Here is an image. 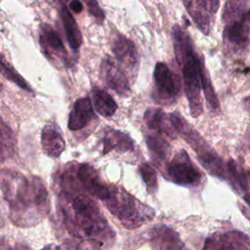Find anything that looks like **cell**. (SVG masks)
<instances>
[{"label": "cell", "instance_id": "1", "mask_svg": "<svg viewBox=\"0 0 250 250\" xmlns=\"http://www.w3.org/2000/svg\"><path fill=\"white\" fill-rule=\"evenodd\" d=\"M60 189L59 206L62 223L70 234L103 243L112 240L114 232L96 202L83 191L72 165L62 173Z\"/></svg>", "mask_w": 250, "mask_h": 250}, {"label": "cell", "instance_id": "2", "mask_svg": "<svg viewBox=\"0 0 250 250\" xmlns=\"http://www.w3.org/2000/svg\"><path fill=\"white\" fill-rule=\"evenodd\" d=\"M0 189L9 207L12 223L20 228L34 227L50 211V199L44 182L13 169L0 171Z\"/></svg>", "mask_w": 250, "mask_h": 250}, {"label": "cell", "instance_id": "3", "mask_svg": "<svg viewBox=\"0 0 250 250\" xmlns=\"http://www.w3.org/2000/svg\"><path fill=\"white\" fill-rule=\"evenodd\" d=\"M172 39L176 60L182 69L185 94L188 102L189 111L198 117L203 110L201 101V83L199 74V56L194 52L188 33L179 25L172 29Z\"/></svg>", "mask_w": 250, "mask_h": 250}, {"label": "cell", "instance_id": "4", "mask_svg": "<svg viewBox=\"0 0 250 250\" xmlns=\"http://www.w3.org/2000/svg\"><path fill=\"white\" fill-rule=\"evenodd\" d=\"M109 190L104 205L124 228L136 229L154 218L155 212L150 206L141 202L123 188L109 185Z\"/></svg>", "mask_w": 250, "mask_h": 250}, {"label": "cell", "instance_id": "5", "mask_svg": "<svg viewBox=\"0 0 250 250\" xmlns=\"http://www.w3.org/2000/svg\"><path fill=\"white\" fill-rule=\"evenodd\" d=\"M169 116L177 134H180L183 139H185L186 142L194 149L200 163L212 175L225 179L227 177V172L224 168L223 160L218 153L178 112H173Z\"/></svg>", "mask_w": 250, "mask_h": 250}, {"label": "cell", "instance_id": "6", "mask_svg": "<svg viewBox=\"0 0 250 250\" xmlns=\"http://www.w3.org/2000/svg\"><path fill=\"white\" fill-rule=\"evenodd\" d=\"M167 177L173 183L184 187H197L203 175L184 149L178 151L167 164Z\"/></svg>", "mask_w": 250, "mask_h": 250}, {"label": "cell", "instance_id": "7", "mask_svg": "<svg viewBox=\"0 0 250 250\" xmlns=\"http://www.w3.org/2000/svg\"><path fill=\"white\" fill-rule=\"evenodd\" d=\"M153 79L156 101L163 104H172L181 92V80L164 62H157L154 66Z\"/></svg>", "mask_w": 250, "mask_h": 250}, {"label": "cell", "instance_id": "8", "mask_svg": "<svg viewBox=\"0 0 250 250\" xmlns=\"http://www.w3.org/2000/svg\"><path fill=\"white\" fill-rule=\"evenodd\" d=\"M202 250H250V235L239 230L215 232L206 238Z\"/></svg>", "mask_w": 250, "mask_h": 250}, {"label": "cell", "instance_id": "9", "mask_svg": "<svg viewBox=\"0 0 250 250\" xmlns=\"http://www.w3.org/2000/svg\"><path fill=\"white\" fill-rule=\"evenodd\" d=\"M76 178L90 195L104 201L109 195V186L102 179L99 172L90 164L82 163L75 169Z\"/></svg>", "mask_w": 250, "mask_h": 250}, {"label": "cell", "instance_id": "10", "mask_svg": "<svg viewBox=\"0 0 250 250\" xmlns=\"http://www.w3.org/2000/svg\"><path fill=\"white\" fill-rule=\"evenodd\" d=\"M100 74L104 83L119 96L128 97L131 94L130 84L126 75L109 56H105L103 59Z\"/></svg>", "mask_w": 250, "mask_h": 250}, {"label": "cell", "instance_id": "11", "mask_svg": "<svg viewBox=\"0 0 250 250\" xmlns=\"http://www.w3.org/2000/svg\"><path fill=\"white\" fill-rule=\"evenodd\" d=\"M225 45L231 50L244 49L250 39V9L236 21L226 24L223 32Z\"/></svg>", "mask_w": 250, "mask_h": 250}, {"label": "cell", "instance_id": "12", "mask_svg": "<svg viewBox=\"0 0 250 250\" xmlns=\"http://www.w3.org/2000/svg\"><path fill=\"white\" fill-rule=\"evenodd\" d=\"M111 49L119 63L134 75L139 65V57L135 44L123 34H117L113 37Z\"/></svg>", "mask_w": 250, "mask_h": 250}, {"label": "cell", "instance_id": "13", "mask_svg": "<svg viewBox=\"0 0 250 250\" xmlns=\"http://www.w3.org/2000/svg\"><path fill=\"white\" fill-rule=\"evenodd\" d=\"M148 240L154 250H185L179 233L165 225H156L148 230Z\"/></svg>", "mask_w": 250, "mask_h": 250}, {"label": "cell", "instance_id": "14", "mask_svg": "<svg viewBox=\"0 0 250 250\" xmlns=\"http://www.w3.org/2000/svg\"><path fill=\"white\" fill-rule=\"evenodd\" d=\"M39 44L47 59L58 58L66 62L67 53L64 45L58 32L48 23H42L40 26Z\"/></svg>", "mask_w": 250, "mask_h": 250}, {"label": "cell", "instance_id": "15", "mask_svg": "<svg viewBox=\"0 0 250 250\" xmlns=\"http://www.w3.org/2000/svg\"><path fill=\"white\" fill-rule=\"evenodd\" d=\"M94 116V109L89 98L78 99L70 110L67 127L71 131H78L86 127Z\"/></svg>", "mask_w": 250, "mask_h": 250}, {"label": "cell", "instance_id": "16", "mask_svg": "<svg viewBox=\"0 0 250 250\" xmlns=\"http://www.w3.org/2000/svg\"><path fill=\"white\" fill-rule=\"evenodd\" d=\"M144 119L146 124L159 135H164L171 139L176 138L177 132L168 116L162 109L149 107L145 111Z\"/></svg>", "mask_w": 250, "mask_h": 250}, {"label": "cell", "instance_id": "17", "mask_svg": "<svg viewBox=\"0 0 250 250\" xmlns=\"http://www.w3.org/2000/svg\"><path fill=\"white\" fill-rule=\"evenodd\" d=\"M41 145L44 152L53 158L59 157L65 147L63 137L54 124H48L42 129Z\"/></svg>", "mask_w": 250, "mask_h": 250}, {"label": "cell", "instance_id": "18", "mask_svg": "<svg viewBox=\"0 0 250 250\" xmlns=\"http://www.w3.org/2000/svg\"><path fill=\"white\" fill-rule=\"evenodd\" d=\"M102 142L104 154H106L112 149L119 152H125L133 149L134 146L133 140L129 135L115 129H106Z\"/></svg>", "mask_w": 250, "mask_h": 250}, {"label": "cell", "instance_id": "19", "mask_svg": "<svg viewBox=\"0 0 250 250\" xmlns=\"http://www.w3.org/2000/svg\"><path fill=\"white\" fill-rule=\"evenodd\" d=\"M183 2L197 28L208 35L211 29V15L207 11L203 0H183Z\"/></svg>", "mask_w": 250, "mask_h": 250}, {"label": "cell", "instance_id": "20", "mask_svg": "<svg viewBox=\"0 0 250 250\" xmlns=\"http://www.w3.org/2000/svg\"><path fill=\"white\" fill-rule=\"evenodd\" d=\"M60 17L64 28L65 37L69 47L73 51H77L82 44V34L73 16L71 15L66 6L62 5L60 9Z\"/></svg>", "mask_w": 250, "mask_h": 250}, {"label": "cell", "instance_id": "21", "mask_svg": "<svg viewBox=\"0 0 250 250\" xmlns=\"http://www.w3.org/2000/svg\"><path fill=\"white\" fill-rule=\"evenodd\" d=\"M92 98L96 110L102 116L109 117L115 113L117 109V104L106 91L95 87L92 90Z\"/></svg>", "mask_w": 250, "mask_h": 250}, {"label": "cell", "instance_id": "22", "mask_svg": "<svg viewBox=\"0 0 250 250\" xmlns=\"http://www.w3.org/2000/svg\"><path fill=\"white\" fill-rule=\"evenodd\" d=\"M146 144L154 161L162 162L169 157L171 146L164 138L157 135H146Z\"/></svg>", "mask_w": 250, "mask_h": 250}, {"label": "cell", "instance_id": "23", "mask_svg": "<svg viewBox=\"0 0 250 250\" xmlns=\"http://www.w3.org/2000/svg\"><path fill=\"white\" fill-rule=\"evenodd\" d=\"M199 74H200V83H201V88L203 90L206 102L210 107L211 110L213 111H218L220 108V103L217 98V95L215 93V90L213 88L212 82L210 80V77L208 75V71L205 67L203 59L200 58L199 62Z\"/></svg>", "mask_w": 250, "mask_h": 250}, {"label": "cell", "instance_id": "24", "mask_svg": "<svg viewBox=\"0 0 250 250\" xmlns=\"http://www.w3.org/2000/svg\"><path fill=\"white\" fill-rule=\"evenodd\" d=\"M250 0H227L222 19L225 24L238 21L247 12Z\"/></svg>", "mask_w": 250, "mask_h": 250}, {"label": "cell", "instance_id": "25", "mask_svg": "<svg viewBox=\"0 0 250 250\" xmlns=\"http://www.w3.org/2000/svg\"><path fill=\"white\" fill-rule=\"evenodd\" d=\"M15 137L12 130L0 119V161L10 157L15 150Z\"/></svg>", "mask_w": 250, "mask_h": 250}, {"label": "cell", "instance_id": "26", "mask_svg": "<svg viewBox=\"0 0 250 250\" xmlns=\"http://www.w3.org/2000/svg\"><path fill=\"white\" fill-rule=\"evenodd\" d=\"M0 73L8 80L12 81L16 85H18L20 88L27 91V92H32L31 87L27 84V82L21 77L16 70L15 68L7 62L5 58L0 55Z\"/></svg>", "mask_w": 250, "mask_h": 250}, {"label": "cell", "instance_id": "27", "mask_svg": "<svg viewBox=\"0 0 250 250\" xmlns=\"http://www.w3.org/2000/svg\"><path fill=\"white\" fill-rule=\"evenodd\" d=\"M139 172L146 187V190L151 194L155 193L158 188L157 176H156L155 170L148 163L145 162L139 166Z\"/></svg>", "mask_w": 250, "mask_h": 250}, {"label": "cell", "instance_id": "28", "mask_svg": "<svg viewBox=\"0 0 250 250\" xmlns=\"http://www.w3.org/2000/svg\"><path fill=\"white\" fill-rule=\"evenodd\" d=\"M228 168H229V172L230 174V179L232 183H235L239 189L247 191L248 185H247V180H246L244 171L232 159H229V161L228 162Z\"/></svg>", "mask_w": 250, "mask_h": 250}, {"label": "cell", "instance_id": "29", "mask_svg": "<svg viewBox=\"0 0 250 250\" xmlns=\"http://www.w3.org/2000/svg\"><path fill=\"white\" fill-rule=\"evenodd\" d=\"M88 7L89 13L100 22L102 23L104 20V13L102 10V8L99 6V3L97 0H83Z\"/></svg>", "mask_w": 250, "mask_h": 250}, {"label": "cell", "instance_id": "30", "mask_svg": "<svg viewBox=\"0 0 250 250\" xmlns=\"http://www.w3.org/2000/svg\"><path fill=\"white\" fill-rule=\"evenodd\" d=\"M103 242L94 239H84L76 247V250H103Z\"/></svg>", "mask_w": 250, "mask_h": 250}, {"label": "cell", "instance_id": "31", "mask_svg": "<svg viewBox=\"0 0 250 250\" xmlns=\"http://www.w3.org/2000/svg\"><path fill=\"white\" fill-rule=\"evenodd\" d=\"M204 5L211 16L217 13L220 5V0H203Z\"/></svg>", "mask_w": 250, "mask_h": 250}, {"label": "cell", "instance_id": "32", "mask_svg": "<svg viewBox=\"0 0 250 250\" xmlns=\"http://www.w3.org/2000/svg\"><path fill=\"white\" fill-rule=\"evenodd\" d=\"M68 4H69L70 10L74 13L78 14V13L82 12V10H83V4L81 3L80 0H70Z\"/></svg>", "mask_w": 250, "mask_h": 250}, {"label": "cell", "instance_id": "33", "mask_svg": "<svg viewBox=\"0 0 250 250\" xmlns=\"http://www.w3.org/2000/svg\"><path fill=\"white\" fill-rule=\"evenodd\" d=\"M242 146L245 149H250V125L246 129V132L242 139Z\"/></svg>", "mask_w": 250, "mask_h": 250}, {"label": "cell", "instance_id": "34", "mask_svg": "<svg viewBox=\"0 0 250 250\" xmlns=\"http://www.w3.org/2000/svg\"><path fill=\"white\" fill-rule=\"evenodd\" d=\"M0 250H16V248H12L10 247V245L8 244V242L0 236Z\"/></svg>", "mask_w": 250, "mask_h": 250}, {"label": "cell", "instance_id": "35", "mask_svg": "<svg viewBox=\"0 0 250 250\" xmlns=\"http://www.w3.org/2000/svg\"><path fill=\"white\" fill-rule=\"evenodd\" d=\"M41 250H61V248L55 244H49V245L45 246L44 248H42Z\"/></svg>", "mask_w": 250, "mask_h": 250}, {"label": "cell", "instance_id": "36", "mask_svg": "<svg viewBox=\"0 0 250 250\" xmlns=\"http://www.w3.org/2000/svg\"><path fill=\"white\" fill-rule=\"evenodd\" d=\"M244 105H245L246 109L250 110V95L244 99Z\"/></svg>", "mask_w": 250, "mask_h": 250}, {"label": "cell", "instance_id": "37", "mask_svg": "<svg viewBox=\"0 0 250 250\" xmlns=\"http://www.w3.org/2000/svg\"><path fill=\"white\" fill-rule=\"evenodd\" d=\"M59 1L61 2L62 5H64V6H65V4H66V2H67L68 0H59Z\"/></svg>", "mask_w": 250, "mask_h": 250}, {"label": "cell", "instance_id": "38", "mask_svg": "<svg viewBox=\"0 0 250 250\" xmlns=\"http://www.w3.org/2000/svg\"><path fill=\"white\" fill-rule=\"evenodd\" d=\"M1 90H2V84L0 83V92H1Z\"/></svg>", "mask_w": 250, "mask_h": 250}]
</instances>
